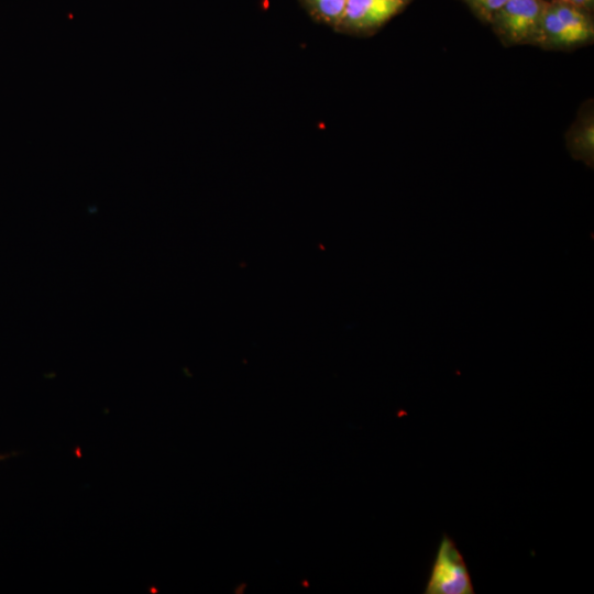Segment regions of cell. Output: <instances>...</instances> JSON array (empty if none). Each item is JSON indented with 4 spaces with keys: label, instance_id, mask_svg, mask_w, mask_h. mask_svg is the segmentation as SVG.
<instances>
[{
    "label": "cell",
    "instance_id": "6da1fadb",
    "mask_svg": "<svg viewBox=\"0 0 594 594\" xmlns=\"http://www.w3.org/2000/svg\"><path fill=\"white\" fill-rule=\"evenodd\" d=\"M547 3L546 0H507L490 22L507 44H539Z\"/></svg>",
    "mask_w": 594,
    "mask_h": 594
},
{
    "label": "cell",
    "instance_id": "7a4b0ae2",
    "mask_svg": "<svg viewBox=\"0 0 594 594\" xmlns=\"http://www.w3.org/2000/svg\"><path fill=\"white\" fill-rule=\"evenodd\" d=\"M472 580L455 542L443 535L431 566L425 594H473Z\"/></svg>",
    "mask_w": 594,
    "mask_h": 594
},
{
    "label": "cell",
    "instance_id": "3957f363",
    "mask_svg": "<svg viewBox=\"0 0 594 594\" xmlns=\"http://www.w3.org/2000/svg\"><path fill=\"white\" fill-rule=\"evenodd\" d=\"M413 0H346L336 32L370 36L398 15Z\"/></svg>",
    "mask_w": 594,
    "mask_h": 594
},
{
    "label": "cell",
    "instance_id": "277c9868",
    "mask_svg": "<svg viewBox=\"0 0 594 594\" xmlns=\"http://www.w3.org/2000/svg\"><path fill=\"white\" fill-rule=\"evenodd\" d=\"M551 6L570 34L573 44H582L593 36V23L582 8L572 6L561 0L550 1Z\"/></svg>",
    "mask_w": 594,
    "mask_h": 594
},
{
    "label": "cell",
    "instance_id": "5b68a950",
    "mask_svg": "<svg viewBox=\"0 0 594 594\" xmlns=\"http://www.w3.org/2000/svg\"><path fill=\"white\" fill-rule=\"evenodd\" d=\"M300 6L319 24L327 25L333 31L337 29L345 7L346 0H298Z\"/></svg>",
    "mask_w": 594,
    "mask_h": 594
},
{
    "label": "cell",
    "instance_id": "8992f818",
    "mask_svg": "<svg viewBox=\"0 0 594 594\" xmlns=\"http://www.w3.org/2000/svg\"><path fill=\"white\" fill-rule=\"evenodd\" d=\"M573 148L581 157L590 158L593 154V124L586 123L578 131L573 139Z\"/></svg>",
    "mask_w": 594,
    "mask_h": 594
},
{
    "label": "cell",
    "instance_id": "52a82bcc",
    "mask_svg": "<svg viewBox=\"0 0 594 594\" xmlns=\"http://www.w3.org/2000/svg\"><path fill=\"white\" fill-rule=\"evenodd\" d=\"M483 21L490 22L494 13L507 0H463Z\"/></svg>",
    "mask_w": 594,
    "mask_h": 594
},
{
    "label": "cell",
    "instance_id": "ba28073f",
    "mask_svg": "<svg viewBox=\"0 0 594 594\" xmlns=\"http://www.w3.org/2000/svg\"><path fill=\"white\" fill-rule=\"evenodd\" d=\"M563 2L570 3L572 6L584 8L592 3L593 0H561Z\"/></svg>",
    "mask_w": 594,
    "mask_h": 594
},
{
    "label": "cell",
    "instance_id": "9c48e42d",
    "mask_svg": "<svg viewBox=\"0 0 594 594\" xmlns=\"http://www.w3.org/2000/svg\"><path fill=\"white\" fill-rule=\"evenodd\" d=\"M6 458H7V455L0 454V461L3 460V459H6Z\"/></svg>",
    "mask_w": 594,
    "mask_h": 594
}]
</instances>
